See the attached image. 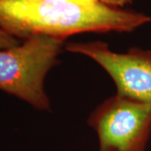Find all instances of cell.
I'll return each instance as SVG.
<instances>
[{
  "label": "cell",
  "instance_id": "1",
  "mask_svg": "<svg viewBox=\"0 0 151 151\" xmlns=\"http://www.w3.org/2000/svg\"><path fill=\"white\" fill-rule=\"evenodd\" d=\"M151 21L140 12L65 0H0V29L19 40L83 33H129Z\"/></svg>",
  "mask_w": 151,
  "mask_h": 151
},
{
  "label": "cell",
  "instance_id": "2",
  "mask_svg": "<svg viewBox=\"0 0 151 151\" xmlns=\"http://www.w3.org/2000/svg\"><path fill=\"white\" fill-rule=\"evenodd\" d=\"M64 40L37 35L25 39L14 47L1 49L0 90L35 109L50 110L45 79L56 65Z\"/></svg>",
  "mask_w": 151,
  "mask_h": 151
},
{
  "label": "cell",
  "instance_id": "3",
  "mask_svg": "<svg viewBox=\"0 0 151 151\" xmlns=\"http://www.w3.org/2000/svg\"><path fill=\"white\" fill-rule=\"evenodd\" d=\"M87 124L99 151H145L151 136V103L116 94L94 109Z\"/></svg>",
  "mask_w": 151,
  "mask_h": 151
},
{
  "label": "cell",
  "instance_id": "4",
  "mask_svg": "<svg viewBox=\"0 0 151 151\" xmlns=\"http://www.w3.org/2000/svg\"><path fill=\"white\" fill-rule=\"evenodd\" d=\"M65 50L97 62L113 79L118 95L151 103V50L131 48L119 53L103 41L69 43Z\"/></svg>",
  "mask_w": 151,
  "mask_h": 151
},
{
  "label": "cell",
  "instance_id": "5",
  "mask_svg": "<svg viewBox=\"0 0 151 151\" xmlns=\"http://www.w3.org/2000/svg\"><path fill=\"white\" fill-rule=\"evenodd\" d=\"M65 1H72L78 3H91V4H100L104 5L114 7V8H121L124 7L132 3L133 0H65Z\"/></svg>",
  "mask_w": 151,
  "mask_h": 151
},
{
  "label": "cell",
  "instance_id": "6",
  "mask_svg": "<svg viewBox=\"0 0 151 151\" xmlns=\"http://www.w3.org/2000/svg\"><path fill=\"white\" fill-rule=\"evenodd\" d=\"M21 43V40L9 35L8 33L0 29V50L1 49H9L18 45Z\"/></svg>",
  "mask_w": 151,
  "mask_h": 151
}]
</instances>
